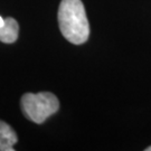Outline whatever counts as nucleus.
Here are the masks:
<instances>
[{
    "label": "nucleus",
    "mask_w": 151,
    "mask_h": 151,
    "mask_svg": "<svg viewBox=\"0 0 151 151\" xmlns=\"http://www.w3.org/2000/svg\"><path fill=\"white\" fill-rule=\"evenodd\" d=\"M5 19H4V18H2V17L0 16V28L1 27H4V26H5Z\"/></svg>",
    "instance_id": "5"
},
{
    "label": "nucleus",
    "mask_w": 151,
    "mask_h": 151,
    "mask_svg": "<svg viewBox=\"0 0 151 151\" xmlns=\"http://www.w3.org/2000/svg\"><path fill=\"white\" fill-rule=\"evenodd\" d=\"M17 141L18 138L14 129L0 120V151H14Z\"/></svg>",
    "instance_id": "3"
},
{
    "label": "nucleus",
    "mask_w": 151,
    "mask_h": 151,
    "mask_svg": "<svg viewBox=\"0 0 151 151\" xmlns=\"http://www.w3.org/2000/svg\"><path fill=\"white\" fill-rule=\"evenodd\" d=\"M145 150H146V151H151V146H150V147H148V148H146Z\"/></svg>",
    "instance_id": "6"
},
{
    "label": "nucleus",
    "mask_w": 151,
    "mask_h": 151,
    "mask_svg": "<svg viewBox=\"0 0 151 151\" xmlns=\"http://www.w3.org/2000/svg\"><path fill=\"white\" fill-rule=\"evenodd\" d=\"M58 26L62 35L74 45L84 44L90 36L86 11L81 0H62L58 8Z\"/></svg>",
    "instance_id": "1"
},
{
    "label": "nucleus",
    "mask_w": 151,
    "mask_h": 151,
    "mask_svg": "<svg viewBox=\"0 0 151 151\" xmlns=\"http://www.w3.org/2000/svg\"><path fill=\"white\" fill-rule=\"evenodd\" d=\"M22 114L34 123L42 124L60 109V101L50 92L26 93L20 100Z\"/></svg>",
    "instance_id": "2"
},
{
    "label": "nucleus",
    "mask_w": 151,
    "mask_h": 151,
    "mask_svg": "<svg viewBox=\"0 0 151 151\" xmlns=\"http://www.w3.org/2000/svg\"><path fill=\"white\" fill-rule=\"evenodd\" d=\"M5 26L0 28V42L5 44L15 43L19 35V25L16 19L8 17L5 19Z\"/></svg>",
    "instance_id": "4"
}]
</instances>
